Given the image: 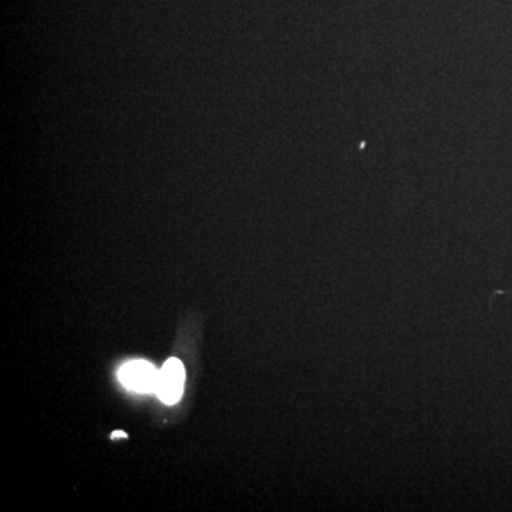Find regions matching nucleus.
Returning a JSON list of instances; mask_svg holds the SVG:
<instances>
[{"label":"nucleus","instance_id":"7ed1b4c3","mask_svg":"<svg viewBox=\"0 0 512 512\" xmlns=\"http://www.w3.org/2000/svg\"><path fill=\"white\" fill-rule=\"evenodd\" d=\"M111 437H113V439H116V437H127V434L124 433V431H114Z\"/></svg>","mask_w":512,"mask_h":512},{"label":"nucleus","instance_id":"f03ea898","mask_svg":"<svg viewBox=\"0 0 512 512\" xmlns=\"http://www.w3.org/2000/svg\"><path fill=\"white\" fill-rule=\"evenodd\" d=\"M185 369L181 360H167L158 372L156 394L165 404H174L183 396Z\"/></svg>","mask_w":512,"mask_h":512},{"label":"nucleus","instance_id":"f257e3e1","mask_svg":"<svg viewBox=\"0 0 512 512\" xmlns=\"http://www.w3.org/2000/svg\"><path fill=\"white\" fill-rule=\"evenodd\" d=\"M158 372L160 370L146 360H134L121 367L119 379L123 386L133 392L156 394Z\"/></svg>","mask_w":512,"mask_h":512}]
</instances>
